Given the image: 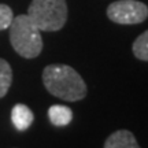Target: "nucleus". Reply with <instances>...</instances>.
Returning <instances> with one entry per match:
<instances>
[{"label":"nucleus","instance_id":"obj_1","mask_svg":"<svg viewBox=\"0 0 148 148\" xmlns=\"http://www.w3.org/2000/svg\"><path fill=\"white\" fill-rule=\"evenodd\" d=\"M42 84L51 95L64 101L82 100L88 93L82 77L69 64H48L42 70Z\"/></svg>","mask_w":148,"mask_h":148},{"label":"nucleus","instance_id":"obj_4","mask_svg":"<svg viewBox=\"0 0 148 148\" xmlns=\"http://www.w3.org/2000/svg\"><path fill=\"white\" fill-rule=\"evenodd\" d=\"M108 19L118 25H137L148 18V5L138 0H118L107 7Z\"/></svg>","mask_w":148,"mask_h":148},{"label":"nucleus","instance_id":"obj_3","mask_svg":"<svg viewBox=\"0 0 148 148\" xmlns=\"http://www.w3.org/2000/svg\"><path fill=\"white\" fill-rule=\"evenodd\" d=\"M66 0H32L27 8V16L40 32H58L67 22Z\"/></svg>","mask_w":148,"mask_h":148},{"label":"nucleus","instance_id":"obj_2","mask_svg":"<svg viewBox=\"0 0 148 148\" xmlns=\"http://www.w3.org/2000/svg\"><path fill=\"white\" fill-rule=\"evenodd\" d=\"M8 30H10L11 47L19 56L25 59H34L41 53V33L40 29L27 16V14L14 16Z\"/></svg>","mask_w":148,"mask_h":148},{"label":"nucleus","instance_id":"obj_6","mask_svg":"<svg viewBox=\"0 0 148 148\" xmlns=\"http://www.w3.org/2000/svg\"><path fill=\"white\" fill-rule=\"evenodd\" d=\"M11 121H12V125L15 126L16 130L23 132L30 127V125L34 121V115L27 106L18 103L11 110Z\"/></svg>","mask_w":148,"mask_h":148},{"label":"nucleus","instance_id":"obj_8","mask_svg":"<svg viewBox=\"0 0 148 148\" xmlns=\"http://www.w3.org/2000/svg\"><path fill=\"white\" fill-rule=\"evenodd\" d=\"M12 84V69L10 63L0 58V99L7 95Z\"/></svg>","mask_w":148,"mask_h":148},{"label":"nucleus","instance_id":"obj_9","mask_svg":"<svg viewBox=\"0 0 148 148\" xmlns=\"http://www.w3.org/2000/svg\"><path fill=\"white\" fill-rule=\"evenodd\" d=\"M132 51H133V55L138 60L148 62V30L143 32L133 41Z\"/></svg>","mask_w":148,"mask_h":148},{"label":"nucleus","instance_id":"obj_7","mask_svg":"<svg viewBox=\"0 0 148 148\" xmlns=\"http://www.w3.org/2000/svg\"><path fill=\"white\" fill-rule=\"evenodd\" d=\"M48 118L53 126H67L73 119V111L67 106L55 104L49 107Z\"/></svg>","mask_w":148,"mask_h":148},{"label":"nucleus","instance_id":"obj_10","mask_svg":"<svg viewBox=\"0 0 148 148\" xmlns=\"http://www.w3.org/2000/svg\"><path fill=\"white\" fill-rule=\"evenodd\" d=\"M12 19H14V12L11 10V7L0 3V32L8 29Z\"/></svg>","mask_w":148,"mask_h":148},{"label":"nucleus","instance_id":"obj_5","mask_svg":"<svg viewBox=\"0 0 148 148\" xmlns=\"http://www.w3.org/2000/svg\"><path fill=\"white\" fill-rule=\"evenodd\" d=\"M103 148H140V145L130 130L119 129L107 137Z\"/></svg>","mask_w":148,"mask_h":148}]
</instances>
